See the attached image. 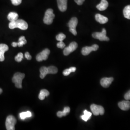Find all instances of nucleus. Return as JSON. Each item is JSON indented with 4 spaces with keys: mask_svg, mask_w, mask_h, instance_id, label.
<instances>
[{
    "mask_svg": "<svg viewBox=\"0 0 130 130\" xmlns=\"http://www.w3.org/2000/svg\"><path fill=\"white\" fill-rule=\"evenodd\" d=\"M107 31L105 28H103L101 32L93 33L92 34L93 37L101 41H109V39L106 35Z\"/></svg>",
    "mask_w": 130,
    "mask_h": 130,
    "instance_id": "nucleus-6",
    "label": "nucleus"
},
{
    "mask_svg": "<svg viewBox=\"0 0 130 130\" xmlns=\"http://www.w3.org/2000/svg\"><path fill=\"white\" fill-rule=\"evenodd\" d=\"M17 120L15 117L13 115H9L7 117L5 121V126L6 130H15V125Z\"/></svg>",
    "mask_w": 130,
    "mask_h": 130,
    "instance_id": "nucleus-4",
    "label": "nucleus"
},
{
    "mask_svg": "<svg viewBox=\"0 0 130 130\" xmlns=\"http://www.w3.org/2000/svg\"><path fill=\"white\" fill-rule=\"evenodd\" d=\"M50 50L48 49H45L42 51L38 54L36 57V60L38 62H41L43 60H46L48 58L50 54Z\"/></svg>",
    "mask_w": 130,
    "mask_h": 130,
    "instance_id": "nucleus-8",
    "label": "nucleus"
},
{
    "mask_svg": "<svg viewBox=\"0 0 130 130\" xmlns=\"http://www.w3.org/2000/svg\"><path fill=\"white\" fill-rule=\"evenodd\" d=\"M49 95V92L46 89H42L40 91V93H39V98L41 100H43L44 99L45 97L48 96Z\"/></svg>",
    "mask_w": 130,
    "mask_h": 130,
    "instance_id": "nucleus-19",
    "label": "nucleus"
},
{
    "mask_svg": "<svg viewBox=\"0 0 130 130\" xmlns=\"http://www.w3.org/2000/svg\"><path fill=\"white\" fill-rule=\"evenodd\" d=\"M78 23V20L77 18L73 17L70 20L68 23V26L70 29H76V27Z\"/></svg>",
    "mask_w": 130,
    "mask_h": 130,
    "instance_id": "nucleus-16",
    "label": "nucleus"
},
{
    "mask_svg": "<svg viewBox=\"0 0 130 130\" xmlns=\"http://www.w3.org/2000/svg\"><path fill=\"white\" fill-rule=\"evenodd\" d=\"M66 38V35L64 33H61L58 34L56 36V39L58 41H63Z\"/></svg>",
    "mask_w": 130,
    "mask_h": 130,
    "instance_id": "nucleus-26",
    "label": "nucleus"
},
{
    "mask_svg": "<svg viewBox=\"0 0 130 130\" xmlns=\"http://www.w3.org/2000/svg\"><path fill=\"white\" fill-rule=\"evenodd\" d=\"M124 98L126 100H130V90L126 93L124 95Z\"/></svg>",
    "mask_w": 130,
    "mask_h": 130,
    "instance_id": "nucleus-31",
    "label": "nucleus"
},
{
    "mask_svg": "<svg viewBox=\"0 0 130 130\" xmlns=\"http://www.w3.org/2000/svg\"><path fill=\"white\" fill-rule=\"evenodd\" d=\"M57 47L58 48H60V49H64L65 47V44L64 42L63 41H60L58 43H57Z\"/></svg>",
    "mask_w": 130,
    "mask_h": 130,
    "instance_id": "nucleus-28",
    "label": "nucleus"
},
{
    "mask_svg": "<svg viewBox=\"0 0 130 130\" xmlns=\"http://www.w3.org/2000/svg\"><path fill=\"white\" fill-rule=\"evenodd\" d=\"M92 116V113L85 110L84 111V115L81 116V118L83 120L85 121H87L91 118Z\"/></svg>",
    "mask_w": 130,
    "mask_h": 130,
    "instance_id": "nucleus-20",
    "label": "nucleus"
},
{
    "mask_svg": "<svg viewBox=\"0 0 130 130\" xmlns=\"http://www.w3.org/2000/svg\"><path fill=\"white\" fill-rule=\"evenodd\" d=\"M25 57H26L28 60H31V58H32L31 56L30 55V54L29 53V52H27L26 53H25Z\"/></svg>",
    "mask_w": 130,
    "mask_h": 130,
    "instance_id": "nucleus-30",
    "label": "nucleus"
},
{
    "mask_svg": "<svg viewBox=\"0 0 130 130\" xmlns=\"http://www.w3.org/2000/svg\"><path fill=\"white\" fill-rule=\"evenodd\" d=\"M11 1L12 2V4L14 5H19L22 2V0H11Z\"/></svg>",
    "mask_w": 130,
    "mask_h": 130,
    "instance_id": "nucleus-29",
    "label": "nucleus"
},
{
    "mask_svg": "<svg viewBox=\"0 0 130 130\" xmlns=\"http://www.w3.org/2000/svg\"><path fill=\"white\" fill-rule=\"evenodd\" d=\"M9 49L8 46L5 44H0V61L5 60V53Z\"/></svg>",
    "mask_w": 130,
    "mask_h": 130,
    "instance_id": "nucleus-13",
    "label": "nucleus"
},
{
    "mask_svg": "<svg viewBox=\"0 0 130 130\" xmlns=\"http://www.w3.org/2000/svg\"><path fill=\"white\" fill-rule=\"evenodd\" d=\"M19 116L21 119L25 120L27 118H29L32 116V114L30 111H27L26 112H22L20 113Z\"/></svg>",
    "mask_w": 130,
    "mask_h": 130,
    "instance_id": "nucleus-23",
    "label": "nucleus"
},
{
    "mask_svg": "<svg viewBox=\"0 0 130 130\" xmlns=\"http://www.w3.org/2000/svg\"><path fill=\"white\" fill-rule=\"evenodd\" d=\"M75 2L79 5H82L85 0H74Z\"/></svg>",
    "mask_w": 130,
    "mask_h": 130,
    "instance_id": "nucleus-32",
    "label": "nucleus"
},
{
    "mask_svg": "<svg viewBox=\"0 0 130 130\" xmlns=\"http://www.w3.org/2000/svg\"><path fill=\"white\" fill-rule=\"evenodd\" d=\"M3 92V90L1 88H0V94H1Z\"/></svg>",
    "mask_w": 130,
    "mask_h": 130,
    "instance_id": "nucleus-35",
    "label": "nucleus"
},
{
    "mask_svg": "<svg viewBox=\"0 0 130 130\" xmlns=\"http://www.w3.org/2000/svg\"><path fill=\"white\" fill-rule=\"evenodd\" d=\"M12 46L14 47H16L18 46V42H13L12 43Z\"/></svg>",
    "mask_w": 130,
    "mask_h": 130,
    "instance_id": "nucleus-34",
    "label": "nucleus"
},
{
    "mask_svg": "<svg viewBox=\"0 0 130 130\" xmlns=\"http://www.w3.org/2000/svg\"><path fill=\"white\" fill-rule=\"evenodd\" d=\"M78 48V44L77 42H71L69 46L66 47L64 50V54L65 56H68L71 53L74 51L75 50Z\"/></svg>",
    "mask_w": 130,
    "mask_h": 130,
    "instance_id": "nucleus-9",
    "label": "nucleus"
},
{
    "mask_svg": "<svg viewBox=\"0 0 130 130\" xmlns=\"http://www.w3.org/2000/svg\"><path fill=\"white\" fill-rule=\"evenodd\" d=\"M9 28L11 29H13L15 28H19L21 30H25L28 29V24L27 22L23 19H17L15 21H11L10 22Z\"/></svg>",
    "mask_w": 130,
    "mask_h": 130,
    "instance_id": "nucleus-1",
    "label": "nucleus"
},
{
    "mask_svg": "<svg viewBox=\"0 0 130 130\" xmlns=\"http://www.w3.org/2000/svg\"><path fill=\"white\" fill-rule=\"evenodd\" d=\"M118 106L122 110H128L130 109V101H129V100H126L120 102L118 103Z\"/></svg>",
    "mask_w": 130,
    "mask_h": 130,
    "instance_id": "nucleus-12",
    "label": "nucleus"
},
{
    "mask_svg": "<svg viewBox=\"0 0 130 130\" xmlns=\"http://www.w3.org/2000/svg\"><path fill=\"white\" fill-rule=\"evenodd\" d=\"M70 111V109L69 107H65V108H64V110L63 111L57 112V116L59 118H61L63 116H65L68 114H69Z\"/></svg>",
    "mask_w": 130,
    "mask_h": 130,
    "instance_id": "nucleus-18",
    "label": "nucleus"
},
{
    "mask_svg": "<svg viewBox=\"0 0 130 130\" xmlns=\"http://www.w3.org/2000/svg\"><path fill=\"white\" fill-rule=\"evenodd\" d=\"M59 9L61 12H65L67 9L68 0H57Z\"/></svg>",
    "mask_w": 130,
    "mask_h": 130,
    "instance_id": "nucleus-14",
    "label": "nucleus"
},
{
    "mask_svg": "<svg viewBox=\"0 0 130 130\" xmlns=\"http://www.w3.org/2000/svg\"><path fill=\"white\" fill-rule=\"evenodd\" d=\"M90 108L92 113L95 116H98L99 115H102L105 113L104 108L101 106L92 104L91 105Z\"/></svg>",
    "mask_w": 130,
    "mask_h": 130,
    "instance_id": "nucleus-7",
    "label": "nucleus"
},
{
    "mask_svg": "<svg viewBox=\"0 0 130 130\" xmlns=\"http://www.w3.org/2000/svg\"><path fill=\"white\" fill-rule=\"evenodd\" d=\"M76 70V68L74 67H70L69 69H67L64 70L63 73L64 76H67L69 75L70 73L74 72Z\"/></svg>",
    "mask_w": 130,
    "mask_h": 130,
    "instance_id": "nucleus-24",
    "label": "nucleus"
},
{
    "mask_svg": "<svg viewBox=\"0 0 130 130\" xmlns=\"http://www.w3.org/2000/svg\"><path fill=\"white\" fill-rule=\"evenodd\" d=\"M95 18L96 20L98 21V22L102 24L106 23L108 20L107 18L105 16H103L100 14H96L95 15Z\"/></svg>",
    "mask_w": 130,
    "mask_h": 130,
    "instance_id": "nucleus-17",
    "label": "nucleus"
},
{
    "mask_svg": "<svg viewBox=\"0 0 130 130\" xmlns=\"http://www.w3.org/2000/svg\"><path fill=\"white\" fill-rule=\"evenodd\" d=\"M55 17V15L53 13V10L48 9L46 10L43 19V22L47 25H50L53 22V19Z\"/></svg>",
    "mask_w": 130,
    "mask_h": 130,
    "instance_id": "nucleus-5",
    "label": "nucleus"
},
{
    "mask_svg": "<svg viewBox=\"0 0 130 130\" xmlns=\"http://www.w3.org/2000/svg\"><path fill=\"white\" fill-rule=\"evenodd\" d=\"M99 48L97 44H93L92 46H86L84 47L82 50V54L84 56H87L92 51H95L98 50Z\"/></svg>",
    "mask_w": 130,
    "mask_h": 130,
    "instance_id": "nucleus-10",
    "label": "nucleus"
},
{
    "mask_svg": "<svg viewBox=\"0 0 130 130\" xmlns=\"http://www.w3.org/2000/svg\"><path fill=\"white\" fill-rule=\"evenodd\" d=\"M27 40H26L25 37L22 36L19 38V42H18V46L22 47L24 45L27 43Z\"/></svg>",
    "mask_w": 130,
    "mask_h": 130,
    "instance_id": "nucleus-25",
    "label": "nucleus"
},
{
    "mask_svg": "<svg viewBox=\"0 0 130 130\" xmlns=\"http://www.w3.org/2000/svg\"><path fill=\"white\" fill-rule=\"evenodd\" d=\"M69 30H70V32L72 33L74 35H76L77 34V31H76V29H70Z\"/></svg>",
    "mask_w": 130,
    "mask_h": 130,
    "instance_id": "nucleus-33",
    "label": "nucleus"
},
{
    "mask_svg": "<svg viewBox=\"0 0 130 130\" xmlns=\"http://www.w3.org/2000/svg\"><path fill=\"white\" fill-rule=\"evenodd\" d=\"M113 80H114V78L112 77L104 78L101 79L100 84L103 87L107 88L110 85V84H112Z\"/></svg>",
    "mask_w": 130,
    "mask_h": 130,
    "instance_id": "nucleus-11",
    "label": "nucleus"
},
{
    "mask_svg": "<svg viewBox=\"0 0 130 130\" xmlns=\"http://www.w3.org/2000/svg\"><path fill=\"white\" fill-rule=\"evenodd\" d=\"M23 58V54L22 53H19L15 57V60L18 62H20Z\"/></svg>",
    "mask_w": 130,
    "mask_h": 130,
    "instance_id": "nucleus-27",
    "label": "nucleus"
},
{
    "mask_svg": "<svg viewBox=\"0 0 130 130\" xmlns=\"http://www.w3.org/2000/svg\"><path fill=\"white\" fill-rule=\"evenodd\" d=\"M40 71V77L41 79H44L48 74H54L57 73L58 72V69L56 67L54 66H51L48 67L44 66L41 68Z\"/></svg>",
    "mask_w": 130,
    "mask_h": 130,
    "instance_id": "nucleus-2",
    "label": "nucleus"
},
{
    "mask_svg": "<svg viewBox=\"0 0 130 130\" xmlns=\"http://www.w3.org/2000/svg\"><path fill=\"white\" fill-rule=\"evenodd\" d=\"M25 75L20 72L15 73L12 79L13 82L15 84V86L18 88H22V80L25 78Z\"/></svg>",
    "mask_w": 130,
    "mask_h": 130,
    "instance_id": "nucleus-3",
    "label": "nucleus"
},
{
    "mask_svg": "<svg viewBox=\"0 0 130 130\" xmlns=\"http://www.w3.org/2000/svg\"><path fill=\"white\" fill-rule=\"evenodd\" d=\"M18 18H19L18 14L15 12H11L8 14L7 16V19L10 22L17 20V19H18Z\"/></svg>",
    "mask_w": 130,
    "mask_h": 130,
    "instance_id": "nucleus-21",
    "label": "nucleus"
},
{
    "mask_svg": "<svg viewBox=\"0 0 130 130\" xmlns=\"http://www.w3.org/2000/svg\"><path fill=\"white\" fill-rule=\"evenodd\" d=\"M108 6V3L107 0H101L100 3L96 6V8L99 11H102L107 9Z\"/></svg>",
    "mask_w": 130,
    "mask_h": 130,
    "instance_id": "nucleus-15",
    "label": "nucleus"
},
{
    "mask_svg": "<svg viewBox=\"0 0 130 130\" xmlns=\"http://www.w3.org/2000/svg\"><path fill=\"white\" fill-rule=\"evenodd\" d=\"M123 13L125 18L130 19V5H128L125 7Z\"/></svg>",
    "mask_w": 130,
    "mask_h": 130,
    "instance_id": "nucleus-22",
    "label": "nucleus"
}]
</instances>
